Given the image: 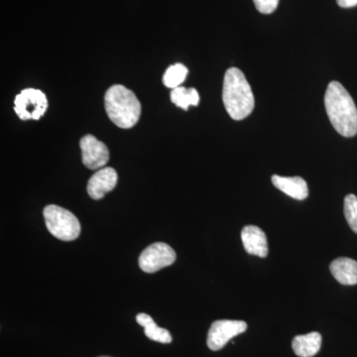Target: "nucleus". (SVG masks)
Listing matches in <instances>:
<instances>
[{
	"mask_svg": "<svg viewBox=\"0 0 357 357\" xmlns=\"http://www.w3.org/2000/svg\"><path fill=\"white\" fill-rule=\"evenodd\" d=\"M222 100L227 114L234 121H243L255 109V96L241 70L230 68L223 79Z\"/></svg>",
	"mask_w": 357,
	"mask_h": 357,
	"instance_id": "obj_2",
	"label": "nucleus"
},
{
	"mask_svg": "<svg viewBox=\"0 0 357 357\" xmlns=\"http://www.w3.org/2000/svg\"><path fill=\"white\" fill-rule=\"evenodd\" d=\"M105 107L110 121L119 128L129 129L139 121L140 102L132 91L121 84H114L107 89Z\"/></svg>",
	"mask_w": 357,
	"mask_h": 357,
	"instance_id": "obj_3",
	"label": "nucleus"
},
{
	"mask_svg": "<svg viewBox=\"0 0 357 357\" xmlns=\"http://www.w3.org/2000/svg\"><path fill=\"white\" fill-rule=\"evenodd\" d=\"M44 218L49 232L63 241H73L81 234V225L76 215L64 208L49 204L44 208Z\"/></svg>",
	"mask_w": 357,
	"mask_h": 357,
	"instance_id": "obj_4",
	"label": "nucleus"
},
{
	"mask_svg": "<svg viewBox=\"0 0 357 357\" xmlns=\"http://www.w3.org/2000/svg\"><path fill=\"white\" fill-rule=\"evenodd\" d=\"M100 357H109V356H100Z\"/></svg>",
	"mask_w": 357,
	"mask_h": 357,
	"instance_id": "obj_20",
	"label": "nucleus"
},
{
	"mask_svg": "<svg viewBox=\"0 0 357 357\" xmlns=\"http://www.w3.org/2000/svg\"><path fill=\"white\" fill-rule=\"evenodd\" d=\"M326 112L333 128L344 137L357 134V109L354 98L338 82L328 84L325 95Z\"/></svg>",
	"mask_w": 357,
	"mask_h": 357,
	"instance_id": "obj_1",
	"label": "nucleus"
},
{
	"mask_svg": "<svg viewBox=\"0 0 357 357\" xmlns=\"http://www.w3.org/2000/svg\"><path fill=\"white\" fill-rule=\"evenodd\" d=\"M246 330L248 324L245 321L218 319L211 324L206 338V344L211 351H220L231 338L243 333Z\"/></svg>",
	"mask_w": 357,
	"mask_h": 357,
	"instance_id": "obj_7",
	"label": "nucleus"
},
{
	"mask_svg": "<svg viewBox=\"0 0 357 357\" xmlns=\"http://www.w3.org/2000/svg\"><path fill=\"white\" fill-rule=\"evenodd\" d=\"M47 107L46 96L36 89H23L14 100V110L22 121H39L46 112Z\"/></svg>",
	"mask_w": 357,
	"mask_h": 357,
	"instance_id": "obj_5",
	"label": "nucleus"
},
{
	"mask_svg": "<svg viewBox=\"0 0 357 357\" xmlns=\"http://www.w3.org/2000/svg\"><path fill=\"white\" fill-rule=\"evenodd\" d=\"M256 9L262 14H271L278 7L279 0H253Z\"/></svg>",
	"mask_w": 357,
	"mask_h": 357,
	"instance_id": "obj_18",
	"label": "nucleus"
},
{
	"mask_svg": "<svg viewBox=\"0 0 357 357\" xmlns=\"http://www.w3.org/2000/svg\"><path fill=\"white\" fill-rule=\"evenodd\" d=\"M171 100L176 107L188 110L191 105L197 107L199 102V96L196 89H187L178 86L171 91Z\"/></svg>",
	"mask_w": 357,
	"mask_h": 357,
	"instance_id": "obj_15",
	"label": "nucleus"
},
{
	"mask_svg": "<svg viewBox=\"0 0 357 357\" xmlns=\"http://www.w3.org/2000/svg\"><path fill=\"white\" fill-rule=\"evenodd\" d=\"M117 173L114 168L100 169L93 174L88 183L89 196L93 199H102L107 192H112L117 185Z\"/></svg>",
	"mask_w": 357,
	"mask_h": 357,
	"instance_id": "obj_9",
	"label": "nucleus"
},
{
	"mask_svg": "<svg viewBox=\"0 0 357 357\" xmlns=\"http://www.w3.org/2000/svg\"><path fill=\"white\" fill-rule=\"evenodd\" d=\"M188 76V69L183 64L170 66L163 76V83L167 88L176 89L184 83Z\"/></svg>",
	"mask_w": 357,
	"mask_h": 357,
	"instance_id": "obj_16",
	"label": "nucleus"
},
{
	"mask_svg": "<svg viewBox=\"0 0 357 357\" xmlns=\"http://www.w3.org/2000/svg\"><path fill=\"white\" fill-rule=\"evenodd\" d=\"M175 250L168 244L156 243L148 246L139 256V266L143 272L155 273L176 261Z\"/></svg>",
	"mask_w": 357,
	"mask_h": 357,
	"instance_id": "obj_6",
	"label": "nucleus"
},
{
	"mask_svg": "<svg viewBox=\"0 0 357 357\" xmlns=\"http://www.w3.org/2000/svg\"><path fill=\"white\" fill-rule=\"evenodd\" d=\"M136 321L144 328L145 335L154 342L161 344L172 342V335L166 328H159L154 319L147 314H139L136 317Z\"/></svg>",
	"mask_w": 357,
	"mask_h": 357,
	"instance_id": "obj_14",
	"label": "nucleus"
},
{
	"mask_svg": "<svg viewBox=\"0 0 357 357\" xmlns=\"http://www.w3.org/2000/svg\"><path fill=\"white\" fill-rule=\"evenodd\" d=\"M321 340L323 338L318 332L297 335L292 342L293 351L299 357L314 356L321 349Z\"/></svg>",
	"mask_w": 357,
	"mask_h": 357,
	"instance_id": "obj_13",
	"label": "nucleus"
},
{
	"mask_svg": "<svg viewBox=\"0 0 357 357\" xmlns=\"http://www.w3.org/2000/svg\"><path fill=\"white\" fill-rule=\"evenodd\" d=\"M272 184L292 199L303 201L309 196L307 182L301 177H282L274 175L272 176Z\"/></svg>",
	"mask_w": 357,
	"mask_h": 357,
	"instance_id": "obj_11",
	"label": "nucleus"
},
{
	"mask_svg": "<svg viewBox=\"0 0 357 357\" xmlns=\"http://www.w3.org/2000/svg\"><path fill=\"white\" fill-rule=\"evenodd\" d=\"M337 2L342 8H351L357 6V0H337Z\"/></svg>",
	"mask_w": 357,
	"mask_h": 357,
	"instance_id": "obj_19",
	"label": "nucleus"
},
{
	"mask_svg": "<svg viewBox=\"0 0 357 357\" xmlns=\"http://www.w3.org/2000/svg\"><path fill=\"white\" fill-rule=\"evenodd\" d=\"M331 273L342 285L354 286L357 284V261L349 257H340L330 265Z\"/></svg>",
	"mask_w": 357,
	"mask_h": 357,
	"instance_id": "obj_12",
	"label": "nucleus"
},
{
	"mask_svg": "<svg viewBox=\"0 0 357 357\" xmlns=\"http://www.w3.org/2000/svg\"><path fill=\"white\" fill-rule=\"evenodd\" d=\"M79 147L82 150L84 165L91 170H98L107 165L109 161V151L107 145L96 139L91 134L82 138Z\"/></svg>",
	"mask_w": 357,
	"mask_h": 357,
	"instance_id": "obj_8",
	"label": "nucleus"
},
{
	"mask_svg": "<svg viewBox=\"0 0 357 357\" xmlns=\"http://www.w3.org/2000/svg\"><path fill=\"white\" fill-rule=\"evenodd\" d=\"M344 217L349 227L357 234V197L354 195L345 197Z\"/></svg>",
	"mask_w": 357,
	"mask_h": 357,
	"instance_id": "obj_17",
	"label": "nucleus"
},
{
	"mask_svg": "<svg viewBox=\"0 0 357 357\" xmlns=\"http://www.w3.org/2000/svg\"><path fill=\"white\" fill-rule=\"evenodd\" d=\"M241 241L248 255L265 258L268 255L266 234L255 225H246L241 231Z\"/></svg>",
	"mask_w": 357,
	"mask_h": 357,
	"instance_id": "obj_10",
	"label": "nucleus"
}]
</instances>
